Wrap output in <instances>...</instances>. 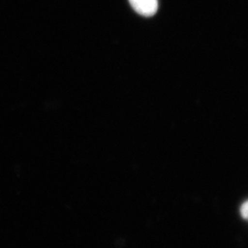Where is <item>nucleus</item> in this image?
Masks as SVG:
<instances>
[{"label": "nucleus", "instance_id": "nucleus-2", "mask_svg": "<svg viewBox=\"0 0 248 248\" xmlns=\"http://www.w3.org/2000/svg\"><path fill=\"white\" fill-rule=\"evenodd\" d=\"M241 214L242 216L248 221V202H245L241 207Z\"/></svg>", "mask_w": 248, "mask_h": 248}, {"label": "nucleus", "instance_id": "nucleus-1", "mask_svg": "<svg viewBox=\"0 0 248 248\" xmlns=\"http://www.w3.org/2000/svg\"><path fill=\"white\" fill-rule=\"evenodd\" d=\"M132 8L144 17L154 16L158 9V0H129Z\"/></svg>", "mask_w": 248, "mask_h": 248}]
</instances>
